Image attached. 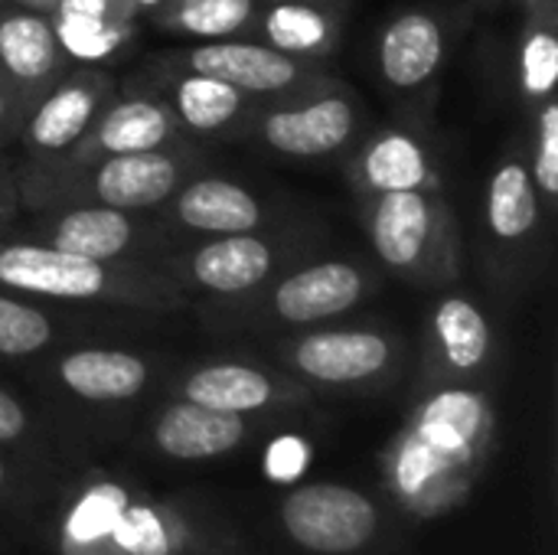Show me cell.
I'll return each mask as SVG.
<instances>
[{"instance_id": "obj_1", "label": "cell", "mask_w": 558, "mask_h": 555, "mask_svg": "<svg viewBox=\"0 0 558 555\" xmlns=\"http://www.w3.org/2000/svg\"><path fill=\"white\" fill-rule=\"evenodd\" d=\"M281 523L301 550L317 555H350L379 530L376 504L347 484H304L281 504Z\"/></svg>"}, {"instance_id": "obj_2", "label": "cell", "mask_w": 558, "mask_h": 555, "mask_svg": "<svg viewBox=\"0 0 558 555\" xmlns=\"http://www.w3.org/2000/svg\"><path fill=\"white\" fill-rule=\"evenodd\" d=\"M0 285L33 298L98 301L114 288L105 262L69 255L56 245H0Z\"/></svg>"}, {"instance_id": "obj_3", "label": "cell", "mask_w": 558, "mask_h": 555, "mask_svg": "<svg viewBox=\"0 0 558 555\" xmlns=\"http://www.w3.org/2000/svg\"><path fill=\"white\" fill-rule=\"evenodd\" d=\"M369 242L392 272L422 268L441 236V206L425 190L376 193L366 213Z\"/></svg>"}, {"instance_id": "obj_4", "label": "cell", "mask_w": 558, "mask_h": 555, "mask_svg": "<svg viewBox=\"0 0 558 555\" xmlns=\"http://www.w3.org/2000/svg\"><path fill=\"white\" fill-rule=\"evenodd\" d=\"M353 134L356 105L343 95H317L271 108L258 118L262 144L284 157H327L343 150Z\"/></svg>"}, {"instance_id": "obj_5", "label": "cell", "mask_w": 558, "mask_h": 555, "mask_svg": "<svg viewBox=\"0 0 558 555\" xmlns=\"http://www.w3.org/2000/svg\"><path fill=\"white\" fill-rule=\"evenodd\" d=\"M190 72H203L222 79L245 95H275L304 82V65L294 56L271 49L268 43H239V39H213L183 56Z\"/></svg>"}, {"instance_id": "obj_6", "label": "cell", "mask_w": 558, "mask_h": 555, "mask_svg": "<svg viewBox=\"0 0 558 555\" xmlns=\"http://www.w3.org/2000/svg\"><path fill=\"white\" fill-rule=\"evenodd\" d=\"M392 360V347L376 330H320L291 347V366L327 386L376 379Z\"/></svg>"}, {"instance_id": "obj_7", "label": "cell", "mask_w": 558, "mask_h": 555, "mask_svg": "<svg viewBox=\"0 0 558 555\" xmlns=\"http://www.w3.org/2000/svg\"><path fill=\"white\" fill-rule=\"evenodd\" d=\"M366 298V275L353 262H317L284 281L271 294V307L288 324H317L353 311Z\"/></svg>"}, {"instance_id": "obj_8", "label": "cell", "mask_w": 558, "mask_h": 555, "mask_svg": "<svg viewBox=\"0 0 558 555\" xmlns=\"http://www.w3.org/2000/svg\"><path fill=\"white\" fill-rule=\"evenodd\" d=\"M183 167L173 154L141 150V154H105L92 170V196L114 209H150L170 200L180 186Z\"/></svg>"}, {"instance_id": "obj_9", "label": "cell", "mask_w": 558, "mask_h": 555, "mask_svg": "<svg viewBox=\"0 0 558 555\" xmlns=\"http://www.w3.org/2000/svg\"><path fill=\"white\" fill-rule=\"evenodd\" d=\"M101 98H105L101 75H75V79L56 85L29 114L23 141L36 154H49V157L65 154L92 131Z\"/></svg>"}, {"instance_id": "obj_10", "label": "cell", "mask_w": 558, "mask_h": 555, "mask_svg": "<svg viewBox=\"0 0 558 555\" xmlns=\"http://www.w3.org/2000/svg\"><path fill=\"white\" fill-rule=\"evenodd\" d=\"M248 435L245 415L206 409L196 402H173L154 422V442L167 458L177 461H206L229 455Z\"/></svg>"}, {"instance_id": "obj_11", "label": "cell", "mask_w": 558, "mask_h": 555, "mask_svg": "<svg viewBox=\"0 0 558 555\" xmlns=\"http://www.w3.org/2000/svg\"><path fill=\"white\" fill-rule=\"evenodd\" d=\"M445 62V29L425 10L399 13L379 39V69L392 88H425Z\"/></svg>"}, {"instance_id": "obj_12", "label": "cell", "mask_w": 558, "mask_h": 555, "mask_svg": "<svg viewBox=\"0 0 558 555\" xmlns=\"http://www.w3.org/2000/svg\"><path fill=\"white\" fill-rule=\"evenodd\" d=\"M62 49L46 10L16 7L0 13V69L23 88H46L59 65Z\"/></svg>"}, {"instance_id": "obj_13", "label": "cell", "mask_w": 558, "mask_h": 555, "mask_svg": "<svg viewBox=\"0 0 558 555\" xmlns=\"http://www.w3.org/2000/svg\"><path fill=\"white\" fill-rule=\"evenodd\" d=\"M186 268H190L193 281L213 294H245L271 275L275 249L252 232L222 236V239L196 249L190 255Z\"/></svg>"}, {"instance_id": "obj_14", "label": "cell", "mask_w": 558, "mask_h": 555, "mask_svg": "<svg viewBox=\"0 0 558 555\" xmlns=\"http://www.w3.org/2000/svg\"><path fill=\"white\" fill-rule=\"evenodd\" d=\"M173 216L196 232L209 236H239L255 232L262 222V206L242 183L222 180V177H203L186 183L177 193Z\"/></svg>"}, {"instance_id": "obj_15", "label": "cell", "mask_w": 558, "mask_h": 555, "mask_svg": "<svg viewBox=\"0 0 558 555\" xmlns=\"http://www.w3.org/2000/svg\"><path fill=\"white\" fill-rule=\"evenodd\" d=\"M59 379L88 402H124L147 386V363L124 350H75L59 360Z\"/></svg>"}, {"instance_id": "obj_16", "label": "cell", "mask_w": 558, "mask_h": 555, "mask_svg": "<svg viewBox=\"0 0 558 555\" xmlns=\"http://www.w3.org/2000/svg\"><path fill=\"white\" fill-rule=\"evenodd\" d=\"M177 134L173 108L154 98L114 101L92 124V144L98 154H141L160 150Z\"/></svg>"}, {"instance_id": "obj_17", "label": "cell", "mask_w": 558, "mask_h": 555, "mask_svg": "<svg viewBox=\"0 0 558 555\" xmlns=\"http://www.w3.org/2000/svg\"><path fill=\"white\" fill-rule=\"evenodd\" d=\"M134 239H137V229L128 219V213L114 206H101V203L75 206L49 226V245L78 258H92V262L121 258L134 245Z\"/></svg>"}, {"instance_id": "obj_18", "label": "cell", "mask_w": 558, "mask_h": 555, "mask_svg": "<svg viewBox=\"0 0 558 555\" xmlns=\"http://www.w3.org/2000/svg\"><path fill=\"white\" fill-rule=\"evenodd\" d=\"M356 177L373 196L396 190H425L435 183L428 150L409 131L396 128L376 134L363 147V154L356 157Z\"/></svg>"}, {"instance_id": "obj_19", "label": "cell", "mask_w": 558, "mask_h": 555, "mask_svg": "<svg viewBox=\"0 0 558 555\" xmlns=\"http://www.w3.org/2000/svg\"><path fill=\"white\" fill-rule=\"evenodd\" d=\"M543 196L533 183V173L523 160L507 157L490 177L487 186V226L500 242H523L539 229Z\"/></svg>"}, {"instance_id": "obj_20", "label": "cell", "mask_w": 558, "mask_h": 555, "mask_svg": "<svg viewBox=\"0 0 558 555\" xmlns=\"http://www.w3.org/2000/svg\"><path fill=\"white\" fill-rule=\"evenodd\" d=\"M183 396L186 402H196L206 409L248 415V412L265 409L275 399V383L271 376L245 363H213L186 376Z\"/></svg>"}, {"instance_id": "obj_21", "label": "cell", "mask_w": 558, "mask_h": 555, "mask_svg": "<svg viewBox=\"0 0 558 555\" xmlns=\"http://www.w3.org/2000/svg\"><path fill=\"white\" fill-rule=\"evenodd\" d=\"M173 118L196 131V134H216L226 131L232 121H239L248 108V95L222 79L190 72L173 82Z\"/></svg>"}, {"instance_id": "obj_22", "label": "cell", "mask_w": 558, "mask_h": 555, "mask_svg": "<svg viewBox=\"0 0 558 555\" xmlns=\"http://www.w3.org/2000/svg\"><path fill=\"white\" fill-rule=\"evenodd\" d=\"M435 340L445 353V363L454 373H474L490 357V324L487 314L468 298H445L435 307Z\"/></svg>"}, {"instance_id": "obj_23", "label": "cell", "mask_w": 558, "mask_h": 555, "mask_svg": "<svg viewBox=\"0 0 558 555\" xmlns=\"http://www.w3.org/2000/svg\"><path fill=\"white\" fill-rule=\"evenodd\" d=\"M262 36L271 49L284 56H320L333 46L337 23L327 10L301 0H278L265 10Z\"/></svg>"}, {"instance_id": "obj_24", "label": "cell", "mask_w": 558, "mask_h": 555, "mask_svg": "<svg viewBox=\"0 0 558 555\" xmlns=\"http://www.w3.org/2000/svg\"><path fill=\"white\" fill-rule=\"evenodd\" d=\"M163 23L196 39H232L255 16V0H170Z\"/></svg>"}, {"instance_id": "obj_25", "label": "cell", "mask_w": 558, "mask_h": 555, "mask_svg": "<svg viewBox=\"0 0 558 555\" xmlns=\"http://www.w3.org/2000/svg\"><path fill=\"white\" fill-rule=\"evenodd\" d=\"M52 29L59 49L78 62H101L114 56L131 36L124 16H95V13H65V10L52 13Z\"/></svg>"}, {"instance_id": "obj_26", "label": "cell", "mask_w": 558, "mask_h": 555, "mask_svg": "<svg viewBox=\"0 0 558 555\" xmlns=\"http://www.w3.org/2000/svg\"><path fill=\"white\" fill-rule=\"evenodd\" d=\"M558 82V39L549 26H530L520 46V85L530 101L553 98Z\"/></svg>"}, {"instance_id": "obj_27", "label": "cell", "mask_w": 558, "mask_h": 555, "mask_svg": "<svg viewBox=\"0 0 558 555\" xmlns=\"http://www.w3.org/2000/svg\"><path fill=\"white\" fill-rule=\"evenodd\" d=\"M52 340L49 317L16 298L0 294V357H29Z\"/></svg>"}, {"instance_id": "obj_28", "label": "cell", "mask_w": 558, "mask_h": 555, "mask_svg": "<svg viewBox=\"0 0 558 555\" xmlns=\"http://www.w3.org/2000/svg\"><path fill=\"white\" fill-rule=\"evenodd\" d=\"M533 183L543 200H558V105L546 98L536 114V150H533Z\"/></svg>"}, {"instance_id": "obj_29", "label": "cell", "mask_w": 558, "mask_h": 555, "mask_svg": "<svg viewBox=\"0 0 558 555\" xmlns=\"http://www.w3.org/2000/svg\"><path fill=\"white\" fill-rule=\"evenodd\" d=\"M304 445L298 438H281L271 451H268V471L281 481L288 478H298L301 468H304Z\"/></svg>"}, {"instance_id": "obj_30", "label": "cell", "mask_w": 558, "mask_h": 555, "mask_svg": "<svg viewBox=\"0 0 558 555\" xmlns=\"http://www.w3.org/2000/svg\"><path fill=\"white\" fill-rule=\"evenodd\" d=\"M23 429H26V412H23V406H20L7 389H0V442L20 438Z\"/></svg>"}, {"instance_id": "obj_31", "label": "cell", "mask_w": 558, "mask_h": 555, "mask_svg": "<svg viewBox=\"0 0 558 555\" xmlns=\"http://www.w3.org/2000/svg\"><path fill=\"white\" fill-rule=\"evenodd\" d=\"M56 10H65V13H95V16H121V0H59Z\"/></svg>"}, {"instance_id": "obj_32", "label": "cell", "mask_w": 558, "mask_h": 555, "mask_svg": "<svg viewBox=\"0 0 558 555\" xmlns=\"http://www.w3.org/2000/svg\"><path fill=\"white\" fill-rule=\"evenodd\" d=\"M13 121V95L0 85V131Z\"/></svg>"}, {"instance_id": "obj_33", "label": "cell", "mask_w": 558, "mask_h": 555, "mask_svg": "<svg viewBox=\"0 0 558 555\" xmlns=\"http://www.w3.org/2000/svg\"><path fill=\"white\" fill-rule=\"evenodd\" d=\"M121 3H128L131 10H157V7H163L170 0H121Z\"/></svg>"}, {"instance_id": "obj_34", "label": "cell", "mask_w": 558, "mask_h": 555, "mask_svg": "<svg viewBox=\"0 0 558 555\" xmlns=\"http://www.w3.org/2000/svg\"><path fill=\"white\" fill-rule=\"evenodd\" d=\"M16 3H23V7H33V10H46V13H52L59 0H16Z\"/></svg>"}, {"instance_id": "obj_35", "label": "cell", "mask_w": 558, "mask_h": 555, "mask_svg": "<svg viewBox=\"0 0 558 555\" xmlns=\"http://www.w3.org/2000/svg\"><path fill=\"white\" fill-rule=\"evenodd\" d=\"M3 481H7V464H3V458H0V487H3Z\"/></svg>"}, {"instance_id": "obj_36", "label": "cell", "mask_w": 558, "mask_h": 555, "mask_svg": "<svg viewBox=\"0 0 558 555\" xmlns=\"http://www.w3.org/2000/svg\"><path fill=\"white\" fill-rule=\"evenodd\" d=\"M533 3H549V0H533Z\"/></svg>"}, {"instance_id": "obj_37", "label": "cell", "mask_w": 558, "mask_h": 555, "mask_svg": "<svg viewBox=\"0 0 558 555\" xmlns=\"http://www.w3.org/2000/svg\"><path fill=\"white\" fill-rule=\"evenodd\" d=\"M301 3H311V0H301Z\"/></svg>"}]
</instances>
